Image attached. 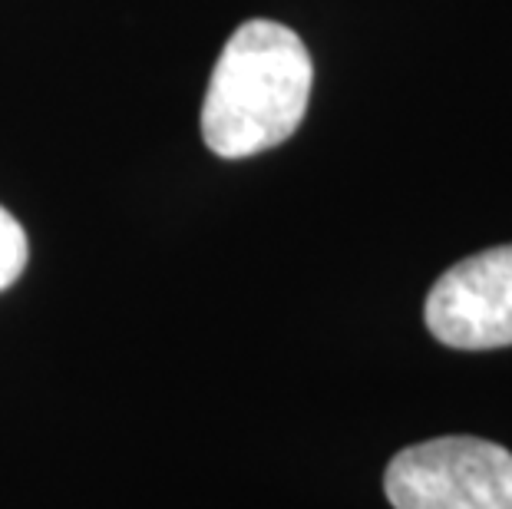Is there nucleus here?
I'll return each instance as SVG.
<instances>
[{
	"mask_svg": "<svg viewBox=\"0 0 512 509\" xmlns=\"http://www.w3.org/2000/svg\"><path fill=\"white\" fill-rule=\"evenodd\" d=\"M314 63L278 20H245L215 60L202 103V139L219 159L268 153L298 133L311 103Z\"/></svg>",
	"mask_w": 512,
	"mask_h": 509,
	"instance_id": "obj_1",
	"label": "nucleus"
},
{
	"mask_svg": "<svg viewBox=\"0 0 512 509\" xmlns=\"http://www.w3.org/2000/svg\"><path fill=\"white\" fill-rule=\"evenodd\" d=\"M394 509H512V453L483 437H437L394 453L384 470Z\"/></svg>",
	"mask_w": 512,
	"mask_h": 509,
	"instance_id": "obj_2",
	"label": "nucleus"
},
{
	"mask_svg": "<svg viewBox=\"0 0 512 509\" xmlns=\"http://www.w3.org/2000/svg\"><path fill=\"white\" fill-rule=\"evenodd\" d=\"M423 321L453 351L512 348V245L486 248L446 268L430 288Z\"/></svg>",
	"mask_w": 512,
	"mask_h": 509,
	"instance_id": "obj_3",
	"label": "nucleus"
},
{
	"mask_svg": "<svg viewBox=\"0 0 512 509\" xmlns=\"http://www.w3.org/2000/svg\"><path fill=\"white\" fill-rule=\"evenodd\" d=\"M27 258H30V245L24 225L0 205V291H7L24 275Z\"/></svg>",
	"mask_w": 512,
	"mask_h": 509,
	"instance_id": "obj_4",
	"label": "nucleus"
}]
</instances>
